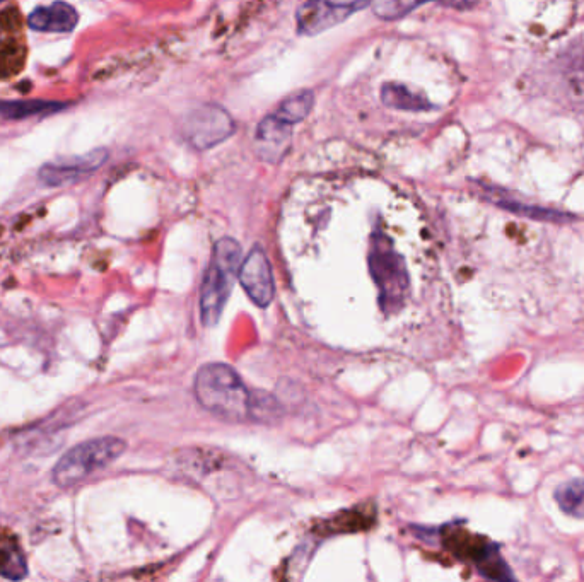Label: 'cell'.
Segmentation results:
<instances>
[{
  "label": "cell",
  "mask_w": 584,
  "mask_h": 582,
  "mask_svg": "<svg viewBox=\"0 0 584 582\" xmlns=\"http://www.w3.org/2000/svg\"><path fill=\"white\" fill-rule=\"evenodd\" d=\"M193 393L200 407L229 422L250 420L253 391L246 388L240 374L222 362L200 367L193 381Z\"/></svg>",
  "instance_id": "obj_1"
},
{
  "label": "cell",
  "mask_w": 584,
  "mask_h": 582,
  "mask_svg": "<svg viewBox=\"0 0 584 582\" xmlns=\"http://www.w3.org/2000/svg\"><path fill=\"white\" fill-rule=\"evenodd\" d=\"M241 246L233 238H222L212 250L211 262L200 287V318L205 326H216L240 272Z\"/></svg>",
  "instance_id": "obj_2"
},
{
  "label": "cell",
  "mask_w": 584,
  "mask_h": 582,
  "mask_svg": "<svg viewBox=\"0 0 584 582\" xmlns=\"http://www.w3.org/2000/svg\"><path fill=\"white\" fill-rule=\"evenodd\" d=\"M368 260L369 272L380 292L381 309L385 311V315H395L409 297L407 265L383 231L373 233Z\"/></svg>",
  "instance_id": "obj_3"
},
{
  "label": "cell",
  "mask_w": 584,
  "mask_h": 582,
  "mask_svg": "<svg viewBox=\"0 0 584 582\" xmlns=\"http://www.w3.org/2000/svg\"><path fill=\"white\" fill-rule=\"evenodd\" d=\"M127 449V443L115 436L96 437L69 449L53 466V484L62 489H71L81 484L94 473L105 470Z\"/></svg>",
  "instance_id": "obj_4"
},
{
  "label": "cell",
  "mask_w": 584,
  "mask_h": 582,
  "mask_svg": "<svg viewBox=\"0 0 584 582\" xmlns=\"http://www.w3.org/2000/svg\"><path fill=\"white\" fill-rule=\"evenodd\" d=\"M236 125L228 111L217 105H204L183 120V137L197 151L219 146L234 134Z\"/></svg>",
  "instance_id": "obj_5"
},
{
  "label": "cell",
  "mask_w": 584,
  "mask_h": 582,
  "mask_svg": "<svg viewBox=\"0 0 584 582\" xmlns=\"http://www.w3.org/2000/svg\"><path fill=\"white\" fill-rule=\"evenodd\" d=\"M371 6V0L332 2V0H304L296 12V26L301 36H316L339 26L352 14Z\"/></svg>",
  "instance_id": "obj_6"
},
{
  "label": "cell",
  "mask_w": 584,
  "mask_h": 582,
  "mask_svg": "<svg viewBox=\"0 0 584 582\" xmlns=\"http://www.w3.org/2000/svg\"><path fill=\"white\" fill-rule=\"evenodd\" d=\"M106 159H108L106 149H94L82 156L53 159L50 163L41 166L38 171V180L41 181L43 187L48 188L74 185L77 181L93 175L94 171H98L106 163Z\"/></svg>",
  "instance_id": "obj_7"
},
{
  "label": "cell",
  "mask_w": 584,
  "mask_h": 582,
  "mask_svg": "<svg viewBox=\"0 0 584 582\" xmlns=\"http://www.w3.org/2000/svg\"><path fill=\"white\" fill-rule=\"evenodd\" d=\"M238 280L258 308H269L275 297L274 272L267 253L260 246H255L241 262Z\"/></svg>",
  "instance_id": "obj_8"
},
{
  "label": "cell",
  "mask_w": 584,
  "mask_h": 582,
  "mask_svg": "<svg viewBox=\"0 0 584 582\" xmlns=\"http://www.w3.org/2000/svg\"><path fill=\"white\" fill-rule=\"evenodd\" d=\"M292 144V125L272 115L260 122L255 134V151L263 161L279 163Z\"/></svg>",
  "instance_id": "obj_9"
},
{
  "label": "cell",
  "mask_w": 584,
  "mask_h": 582,
  "mask_svg": "<svg viewBox=\"0 0 584 582\" xmlns=\"http://www.w3.org/2000/svg\"><path fill=\"white\" fill-rule=\"evenodd\" d=\"M456 553H462L468 560L474 562L480 576L492 581H514V574L506 564V560L501 557L499 545L492 542L467 543L458 547H451Z\"/></svg>",
  "instance_id": "obj_10"
},
{
  "label": "cell",
  "mask_w": 584,
  "mask_h": 582,
  "mask_svg": "<svg viewBox=\"0 0 584 582\" xmlns=\"http://www.w3.org/2000/svg\"><path fill=\"white\" fill-rule=\"evenodd\" d=\"M79 23V14L67 2H53L52 6L38 7L31 12L28 26L41 33H71Z\"/></svg>",
  "instance_id": "obj_11"
},
{
  "label": "cell",
  "mask_w": 584,
  "mask_h": 582,
  "mask_svg": "<svg viewBox=\"0 0 584 582\" xmlns=\"http://www.w3.org/2000/svg\"><path fill=\"white\" fill-rule=\"evenodd\" d=\"M487 197L492 204H496L501 209L513 212L516 216L528 217L533 221L542 222H571L574 221V216L561 212V210L547 209V207H540V205L525 204L516 198H509L503 192H494L492 188L485 187Z\"/></svg>",
  "instance_id": "obj_12"
},
{
  "label": "cell",
  "mask_w": 584,
  "mask_h": 582,
  "mask_svg": "<svg viewBox=\"0 0 584 582\" xmlns=\"http://www.w3.org/2000/svg\"><path fill=\"white\" fill-rule=\"evenodd\" d=\"M381 103L390 110L400 111H431L436 106L424 96L400 82H388L381 88Z\"/></svg>",
  "instance_id": "obj_13"
},
{
  "label": "cell",
  "mask_w": 584,
  "mask_h": 582,
  "mask_svg": "<svg viewBox=\"0 0 584 582\" xmlns=\"http://www.w3.org/2000/svg\"><path fill=\"white\" fill-rule=\"evenodd\" d=\"M67 103L50 101V99H19V101H2L0 99V117L9 120L53 115L67 108Z\"/></svg>",
  "instance_id": "obj_14"
},
{
  "label": "cell",
  "mask_w": 584,
  "mask_h": 582,
  "mask_svg": "<svg viewBox=\"0 0 584 582\" xmlns=\"http://www.w3.org/2000/svg\"><path fill=\"white\" fill-rule=\"evenodd\" d=\"M28 574V564L23 550L11 536L0 533V576L12 581L24 579Z\"/></svg>",
  "instance_id": "obj_15"
},
{
  "label": "cell",
  "mask_w": 584,
  "mask_h": 582,
  "mask_svg": "<svg viewBox=\"0 0 584 582\" xmlns=\"http://www.w3.org/2000/svg\"><path fill=\"white\" fill-rule=\"evenodd\" d=\"M313 106H315V93L310 89H304L284 99L279 110L275 111V117L289 125H296L310 115Z\"/></svg>",
  "instance_id": "obj_16"
},
{
  "label": "cell",
  "mask_w": 584,
  "mask_h": 582,
  "mask_svg": "<svg viewBox=\"0 0 584 582\" xmlns=\"http://www.w3.org/2000/svg\"><path fill=\"white\" fill-rule=\"evenodd\" d=\"M554 499L562 513L584 519V478H574L559 485L555 489Z\"/></svg>",
  "instance_id": "obj_17"
},
{
  "label": "cell",
  "mask_w": 584,
  "mask_h": 582,
  "mask_svg": "<svg viewBox=\"0 0 584 582\" xmlns=\"http://www.w3.org/2000/svg\"><path fill=\"white\" fill-rule=\"evenodd\" d=\"M284 415V407L277 396L267 391H253L250 420L258 424H275Z\"/></svg>",
  "instance_id": "obj_18"
},
{
  "label": "cell",
  "mask_w": 584,
  "mask_h": 582,
  "mask_svg": "<svg viewBox=\"0 0 584 582\" xmlns=\"http://www.w3.org/2000/svg\"><path fill=\"white\" fill-rule=\"evenodd\" d=\"M433 0H371L374 14L383 21H397L409 16L410 12L419 9Z\"/></svg>",
  "instance_id": "obj_19"
},
{
  "label": "cell",
  "mask_w": 584,
  "mask_h": 582,
  "mask_svg": "<svg viewBox=\"0 0 584 582\" xmlns=\"http://www.w3.org/2000/svg\"><path fill=\"white\" fill-rule=\"evenodd\" d=\"M0 2H4V0H0Z\"/></svg>",
  "instance_id": "obj_20"
}]
</instances>
